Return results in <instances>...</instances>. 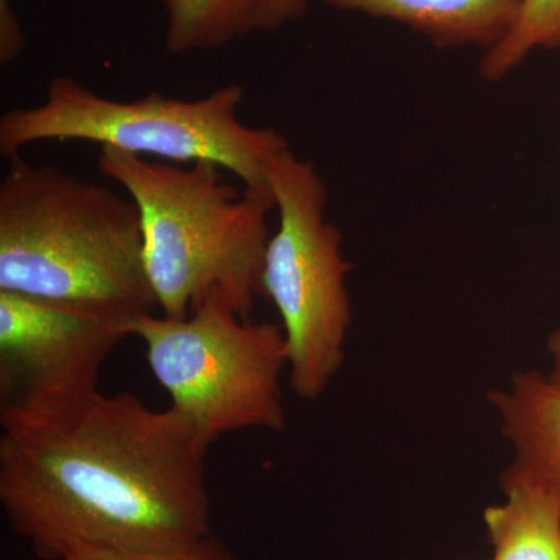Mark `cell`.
Instances as JSON below:
<instances>
[{
    "mask_svg": "<svg viewBox=\"0 0 560 560\" xmlns=\"http://www.w3.org/2000/svg\"><path fill=\"white\" fill-rule=\"evenodd\" d=\"M98 168L139 210L143 259L158 311L187 318L220 290L249 319L276 209L270 189H237L213 162L179 165L102 149Z\"/></svg>",
    "mask_w": 560,
    "mask_h": 560,
    "instance_id": "3957f363",
    "label": "cell"
},
{
    "mask_svg": "<svg viewBox=\"0 0 560 560\" xmlns=\"http://www.w3.org/2000/svg\"><path fill=\"white\" fill-rule=\"evenodd\" d=\"M548 355L551 359V370L548 372V378L560 388V327L551 331L547 340Z\"/></svg>",
    "mask_w": 560,
    "mask_h": 560,
    "instance_id": "9a60e30c",
    "label": "cell"
},
{
    "mask_svg": "<svg viewBox=\"0 0 560 560\" xmlns=\"http://www.w3.org/2000/svg\"><path fill=\"white\" fill-rule=\"evenodd\" d=\"M25 47V35L20 18L10 0H0V65H11Z\"/></svg>",
    "mask_w": 560,
    "mask_h": 560,
    "instance_id": "5bb4252c",
    "label": "cell"
},
{
    "mask_svg": "<svg viewBox=\"0 0 560 560\" xmlns=\"http://www.w3.org/2000/svg\"><path fill=\"white\" fill-rule=\"evenodd\" d=\"M504 501L482 512L492 560H560V508L547 492L500 475Z\"/></svg>",
    "mask_w": 560,
    "mask_h": 560,
    "instance_id": "8fae6325",
    "label": "cell"
},
{
    "mask_svg": "<svg viewBox=\"0 0 560 560\" xmlns=\"http://www.w3.org/2000/svg\"><path fill=\"white\" fill-rule=\"evenodd\" d=\"M330 9L388 20L425 36L436 49L488 51L510 35L525 0H320Z\"/></svg>",
    "mask_w": 560,
    "mask_h": 560,
    "instance_id": "9c48e42d",
    "label": "cell"
},
{
    "mask_svg": "<svg viewBox=\"0 0 560 560\" xmlns=\"http://www.w3.org/2000/svg\"><path fill=\"white\" fill-rule=\"evenodd\" d=\"M165 49H221L254 33L278 32L307 13L308 0H164Z\"/></svg>",
    "mask_w": 560,
    "mask_h": 560,
    "instance_id": "30bf717a",
    "label": "cell"
},
{
    "mask_svg": "<svg viewBox=\"0 0 560 560\" xmlns=\"http://www.w3.org/2000/svg\"><path fill=\"white\" fill-rule=\"evenodd\" d=\"M488 401L511 445L501 475L528 481L560 508V388L539 371H517L508 386L492 388Z\"/></svg>",
    "mask_w": 560,
    "mask_h": 560,
    "instance_id": "ba28073f",
    "label": "cell"
},
{
    "mask_svg": "<svg viewBox=\"0 0 560 560\" xmlns=\"http://www.w3.org/2000/svg\"><path fill=\"white\" fill-rule=\"evenodd\" d=\"M154 378L206 447L232 431L285 429L280 377L289 368L282 326L243 319L220 290L187 318L136 316Z\"/></svg>",
    "mask_w": 560,
    "mask_h": 560,
    "instance_id": "5b68a950",
    "label": "cell"
},
{
    "mask_svg": "<svg viewBox=\"0 0 560 560\" xmlns=\"http://www.w3.org/2000/svg\"><path fill=\"white\" fill-rule=\"evenodd\" d=\"M0 290L128 318L156 313L135 202L10 158L0 180Z\"/></svg>",
    "mask_w": 560,
    "mask_h": 560,
    "instance_id": "7a4b0ae2",
    "label": "cell"
},
{
    "mask_svg": "<svg viewBox=\"0 0 560 560\" xmlns=\"http://www.w3.org/2000/svg\"><path fill=\"white\" fill-rule=\"evenodd\" d=\"M208 452L175 408L130 393L0 408V504L46 560L175 550L212 534Z\"/></svg>",
    "mask_w": 560,
    "mask_h": 560,
    "instance_id": "6da1fadb",
    "label": "cell"
},
{
    "mask_svg": "<svg viewBox=\"0 0 560 560\" xmlns=\"http://www.w3.org/2000/svg\"><path fill=\"white\" fill-rule=\"evenodd\" d=\"M135 318L0 290V408L98 389L103 363Z\"/></svg>",
    "mask_w": 560,
    "mask_h": 560,
    "instance_id": "52a82bcc",
    "label": "cell"
},
{
    "mask_svg": "<svg viewBox=\"0 0 560 560\" xmlns=\"http://www.w3.org/2000/svg\"><path fill=\"white\" fill-rule=\"evenodd\" d=\"M245 88L224 84L195 101L150 92L135 101L103 97L69 75L55 77L46 101L0 117V153L18 156L46 140H80L173 164L213 162L248 189H270L268 164L289 142L271 128L238 119Z\"/></svg>",
    "mask_w": 560,
    "mask_h": 560,
    "instance_id": "277c9868",
    "label": "cell"
},
{
    "mask_svg": "<svg viewBox=\"0 0 560 560\" xmlns=\"http://www.w3.org/2000/svg\"><path fill=\"white\" fill-rule=\"evenodd\" d=\"M60 560H242L213 534L201 540L165 551H120L105 548H77Z\"/></svg>",
    "mask_w": 560,
    "mask_h": 560,
    "instance_id": "4fadbf2b",
    "label": "cell"
},
{
    "mask_svg": "<svg viewBox=\"0 0 560 560\" xmlns=\"http://www.w3.org/2000/svg\"><path fill=\"white\" fill-rule=\"evenodd\" d=\"M265 180L279 228L265 253L261 290L282 319L290 388L316 400L345 364L352 264L342 256L341 232L326 219V184L312 161L289 147L272 158Z\"/></svg>",
    "mask_w": 560,
    "mask_h": 560,
    "instance_id": "8992f818",
    "label": "cell"
},
{
    "mask_svg": "<svg viewBox=\"0 0 560 560\" xmlns=\"http://www.w3.org/2000/svg\"><path fill=\"white\" fill-rule=\"evenodd\" d=\"M560 49V0H525L521 16L499 46L485 51L478 73L497 83L506 79L533 51Z\"/></svg>",
    "mask_w": 560,
    "mask_h": 560,
    "instance_id": "7c38bea8",
    "label": "cell"
}]
</instances>
